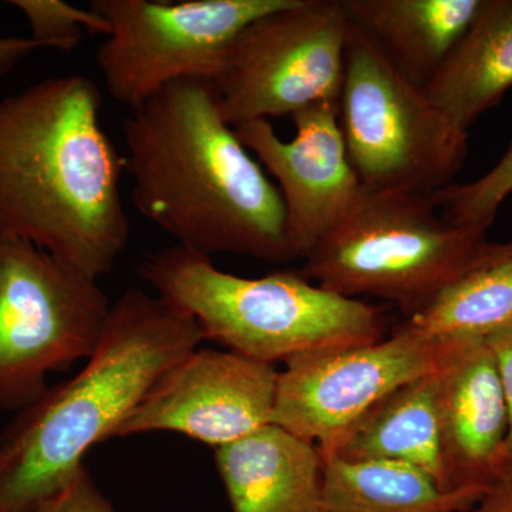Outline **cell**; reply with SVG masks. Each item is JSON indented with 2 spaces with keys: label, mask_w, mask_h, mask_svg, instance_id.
Instances as JSON below:
<instances>
[{
  "label": "cell",
  "mask_w": 512,
  "mask_h": 512,
  "mask_svg": "<svg viewBox=\"0 0 512 512\" xmlns=\"http://www.w3.org/2000/svg\"><path fill=\"white\" fill-rule=\"evenodd\" d=\"M123 138L131 202L177 245L210 258L295 259L278 185L222 117L214 83L168 84L130 110Z\"/></svg>",
  "instance_id": "6da1fadb"
},
{
  "label": "cell",
  "mask_w": 512,
  "mask_h": 512,
  "mask_svg": "<svg viewBox=\"0 0 512 512\" xmlns=\"http://www.w3.org/2000/svg\"><path fill=\"white\" fill-rule=\"evenodd\" d=\"M99 87L52 77L0 100V231L99 281L126 251L124 156L101 126Z\"/></svg>",
  "instance_id": "7a4b0ae2"
},
{
  "label": "cell",
  "mask_w": 512,
  "mask_h": 512,
  "mask_svg": "<svg viewBox=\"0 0 512 512\" xmlns=\"http://www.w3.org/2000/svg\"><path fill=\"white\" fill-rule=\"evenodd\" d=\"M204 340L197 320L160 296L124 292L83 369L0 433V512H28L62 490L84 456L114 439L153 384Z\"/></svg>",
  "instance_id": "3957f363"
},
{
  "label": "cell",
  "mask_w": 512,
  "mask_h": 512,
  "mask_svg": "<svg viewBox=\"0 0 512 512\" xmlns=\"http://www.w3.org/2000/svg\"><path fill=\"white\" fill-rule=\"evenodd\" d=\"M157 296L197 320L205 340L275 365L383 339L382 311L313 285L301 272L242 278L174 245L144 256Z\"/></svg>",
  "instance_id": "277c9868"
},
{
  "label": "cell",
  "mask_w": 512,
  "mask_h": 512,
  "mask_svg": "<svg viewBox=\"0 0 512 512\" xmlns=\"http://www.w3.org/2000/svg\"><path fill=\"white\" fill-rule=\"evenodd\" d=\"M485 232L450 224L431 197L363 188L301 275L346 298L393 302L409 319L476 268Z\"/></svg>",
  "instance_id": "5b68a950"
},
{
  "label": "cell",
  "mask_w": 512,
  "mask_h": 512,
  "mask_svg": "<svg viewBox=\"0 0 512 512\" xmlns=\"http://www.w3.org/2000/svg\"><path fill=\"white\" fill-rule=\"evenodd\" d=\"M339 124L350 164L367 191L431 197L453 184L466 160L468 133L352 23Z\"/></svg>",
  "instance_id": "8992f818"
},
{
  "label": "cell",
  "mask_w": 512,
  "mask_h": 512,
  "mask_svg": "<svg viewBox=\"0 0 512 512\" xmlns=\"http://www.w3.org/2000/svg\"><path fill=\"white\" fill-rule=\"evenodd\" d=\"M110 311L97 279L0 231V410L20 412L50 373L89 360Z\"/></svg>",
  "instance_id": "52a82bcc"
},
{
  "label": "cell",
  "mask_w": 512,
  "mask_h": 512,
  "mask_svg": "<svg viewBox=\"0 0 512 512\" xmlns=\"http://www.w3.org/2000/svg\"><path fill=\"white\" fill-rule=\"evenodd\" d=\"M349 30L342 0H288L249 23L214 83L222 117L235 127L339 109Z\"/></svg>",
  "instance_id": "ba28073f"
},
{
  "label": "cell",
  "mask_w": 512,
  "mask_h": 512,
  "mask_svg": "<svg viewBox=\"0 0 512 512\" xmlns=\"http://www.w3.org/2000/svg\"><path fill=\"white\" fill-rule=\"evenodd\" d=\"M288 0H92L110 26L96 53L107 92L133 110L178 80L215 83L249 23Z\"/></svg>",
  "instance_id": "9c48e42d"
},
{
  "label": "cell",
  "mask_w": 512,
  "mask_h": 512,
  "mask_svg": "<svg viewBox=\"0 0 512 512\" xmlns=\"http://www.w3.org/2000/svg\"><path fill=\"white\" fill-rule=\"evenodd\" d=\"M480 339H430L394 329L369 345L296 357L279 372L274 424L318 447L322 460L387 394L446 369Z\"/></svg>",
  "instance_id": "30bf717a"
},
{
  "label": "cell",
  "mask_w": 512,
  "mask_h": 512,
  "mask_svg": "<svg viewBox=\"0 0 512 512\" xmlns=\"http://www.w3.org/2000/svg\"><path fill=\"white\" fill-rule=\"evenodd\" d=\"M279 372L238 353L195 349L128 414L117 437L173 431L214 448L274 424Z\"/></svg>",
  "instance_id": "8fae6325"
},
{
  "label": "cell",
  "mask_w": 512,
  "mask_h": 512,
  "mask_svg": "<svg viewBox=\"0 0 512 512\" xmlns=\"http://www.w3.org/2000/svg\"><path fill=\"white\" fill-rule=\"evenodd\" d=\"M292 120L296 136L291 141L282 140L268 120L234 128L278 183L293 255L305 261L356 204L363 187L350 164L339 109L313 107Z\"/></svg>",
  "instance_id": "7c38bea8"
},
{
  "label": "cell",
  "mask_w": 512,
  "mask_h": 512,
  "mask_svg": "<svg viewBox=\"0 0 512 512\" xmlns=\"http://www.w3.org/2000/svg\"><path fill=\"white\" fill-rule=\"evenodd\" d=\"M437 423L443 490L493 488L508 413L497 360L485 340L471 343L441 370Z\"/></svg>",
  "instance_id": "4fadbf2b"
},
{
  "label": "cell",
  "mask_w": 512,
  "mask_h": 512,
  "mask_svg": "<svg viewBox=\"0 0 512 512\" xmlns=\"http://www.w3.org/2000/svg\"><path fill=\"white\" fill-rule=\"evenodd\" d=\"M232 512H322L318 447L276 424L215 448Z\"/></svg>",
  "instance_id": "5bb4252c"
},
{
  "label": "cell",
  "mask_w": 512,
  "mask_h": 512,
  "mask_svg": "<svg viewBox=\"0 0 512 512\" xmlns=\"http://www.w3.org/2000/svg\"><path fill=\"white\" fill-rule=\"evenodd\" d=\"M484 0H342L349 22L417 86L433 79Z\"/></svg>",
  "instance_id": "9a60e30c"
},
{
  "label": "cell",
  "mask_w": 512,
  "mask_h": 512,
  "mask_svg": "<svg viewBox=\"0 0 512 512\" xmlns=\"http://www.w3.org/2000/svg\"><path fill=\"white\" fill-rule=\"evenodd\" d=\"M512 89V0H484L480 12L424 93L460 130Z\"/></svg>",
  "instance_id": "2e32d148"
},
{
  "label": "cell",
  "mask_w": 512,
  "mask_h": 512,
  "mask_svg": "<svg viewBox=\"0 0 512 512\" xmlns=\"http://www.w3.org/2000/svg\"><path fill=\"white\" fill-rule=\"evenodd\" d=\"M440 372L414 379L367 410L332 448L345 461H400L429 474L443 490L437 392Z\"/></svg>",
  "instance_id": "e0dca14e"
},
{
  "label": "cell",
  "mask_w": 512,
  "mask_h": 512,
  "mask_svg": "<svg viewBox=\"0 0 512 512\" xmlns=\"http://www.w3.org/2000/svg\"><path fill=\"white\" fill-rule=\"evenodd\" d=\"M323 466L322 512H467L487 493L441 490L400 461L330 458Z\"/></svg>",
  "instance_id": "ac0fdd59"
},
{
  "label": "cell",
  "mask_w": 512,
  "mask_h": 512,
  "mask_svg": "<svg viewBox=\"0 0 512 512\" xmlns=\"http://www.w3.org/2000/svg\"><path fill=\"white\" fill-rule=\"evenodd\" d=\"M512 326V258L477 265L396 329L421 338L480 339Z\"/></svg>",
  "instance_id": "d6986e66"
},
{
  "label": "cell",
  "mask_w": 512,
  "mask_h": 512,
  "mask_svg": "<svg viewBox=\"0 0 512 512\" xmlns=\"http://www.w3.org/2000/svg\"><path fill=\"white\" fill-rule=\"evenodd\" d=\"M512 194V146L487 174L466 184H451L431 195L444 220L487 231L498 208Z\"/></svg>",
  "instance_id": "ffe728a7"
},
{
  "label": "cell",
  "mask_w": 512,
  "mask_h": 512,
  "mask_svg": "<svg viewBox=\"0 0 512 512\" xmlns=\"http://www.w3.org/2000/svg\"><path fill=\"white\" fill-rule=\"evenodd\" d=\"M28 20L32 39L40 47L72 53L82 43L84 33L110 35L106 19L94 10L77 8L62 0H10Z\"/></svg>",
  "instance_id": "44dd1931"
},
{
  "label": "cell",
  "mask_w": 512,
  "mask_h": 512,
  "mask_svg": "<svg viewBox=\"0 0 512 512\" xmlns=\"http://www.w3.org/2000/svg\"><path fill=\"white\" fill-rule=\"evenodd\" d=\"M28 512H117L83 466L62 490Z\"/></svg>",
  "instance_id": "7402d4cb"
},
{
  "label": "cell",
  "mask_w": 512,
  "mask_h": 512,
  "mask_svg": "<svg viewBox=\"0 0 512 512\" xmlns=\"http://www.w3.org/2000/svg\"><path fill=\"white\" fill-rule=\"evenodd\" d=\"M485 342L493 350L497 360L508 413L507 439L504 441L497 466H495V483L498 484L512 481V326L494 333L490 338L485 339Z\"/></svg>",
  "instance_id": "603a6c76"
},
{
  "label": "cell",
  "mask_w": 512,
  "mask_h": 512,
  "mask_svg": "<svg viewBox=\"0 0 512 512\" xmlns=\"http://www.w3.org/2000/svg\"><path fill=\"white\" fill-rule=\"evenodd\" d=\"M40 49L32 37H0V76L8 74L13 67Z\"/></svg>",
  "instance_id": "cb8c5ba5"
},
{
  "label": "cell",
  "mask_w": 512,
  "mask_h": 512,
  "mask_svg": "<svg viewBox=\"0 0 512 512\" xmlns=\"http://www.w3.org/2000/svg\"><path fill=\"white\" fill-rule=\"evenodd\" d=\"M470 512H512V481L495 484Z\"/></svg>",
  "instance_id": "d4e9b609"
},
{
  "label": "cell",
  "mask_w": 512,
  "mask_h": 512,
  "mask_svg": "<svg viewBox=\"0 0 512 512\" xmlns=\"http://www.w3.org/2000/svg\"><path fill=\"white\" fill-rule=\"evenodd\" d=\"M507 258H512V241L507 242V244H490V242H487L477 265L500 261V259Z\"/></svg>",
  "instance_id": "484cf974"
}]
</instances>
